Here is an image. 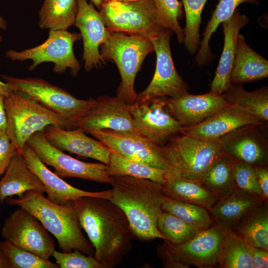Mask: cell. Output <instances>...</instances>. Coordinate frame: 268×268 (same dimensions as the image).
I'll use <instances>...</instances> for the list:
<instances>
[{
	"label": "cell",
	"mask_w": 268,
	"mask_h": 268,
	"mask_svg": "<svg viewBox=\"0 0 268 268\" xmlns=\"http://www.w3.org/2000/svg\"><path fill=\"white\" fill-rule=\"evenodd\" d=\"M72 203L80 226L94 248V258L104 268L119 265L135 237L125 213L104 198L86 196Z\"/></svg>",
	"instance_id": "cell-1"
},
{
	"label": "cell",
	"mask_w": 268,
	"mask_h": 268,
	"mask_svg": "<svg viewBox=\"0 0 268 268\" xmlns=\"http://www.w3.org/2000/svg\"><path fill=\"white\" fill-rule=\"evenodd\" d=\"M112 177L110 200L125 213L135 237L143 240H164L157 228L162 205L168 198L162 185L129 176Z\"/></svg>",
	"instance_id": "cell-2"
},
{
	"label": "cell",
	"mask_w": 268,
	"mask_h": 268,
	"mask_svg": "<svg viewBox=\"0 0 268 268\" xmlns=\"http://www.w3.org/2000/svg\"><path fill=\"white\" fill-rule=\"evenodd\" d=\"M5 200L7 203L18 205L34 215L55 236L63 252L77 249L87 255L94 253L81 231L72 201L65 205L58 204L34 190L25 192L21 198Z\"/></svg>",
	"instance_id": "cell-3"
},
{
	"label": "cell",
	"mask_w": 268,
	"mask_h": 268,
	"mask_svg": "<svg viewBox=\"0 0 268 268\" xmlns=\"http://www.w3.org/2000/svg\"><path fill=\"white\" fill-rule=\"evenodd\" d=\"M7 129V135L22 154L28 139L35 133L43 132L48 126L62 129H77L70 121L51 111L26 94L12 90L4 97Z\"/></svg>",
	"instance_id": "cell-4"
},
{
	"label": "cell",
	"mask_w": 268,
	"mask_h": 268,
	"mask_svg": "<svg viewBox=\"0 0 268 268\" xmlns=\"http://www.w3.org/2000/svg\"><path fill=\"white\" fill-rule=\"evenodd\" d=\"M100 48L103 64L114 62L120 73L121 82L117 96L128 104H133L137 95L134 87L136 75L145 57L154 51L151 41L142 36L109 31L107 40Z\"/></svg>",
	"instance_id": "cell-5"
},
{
	"label": "cell",
	"mask_w": 268,
	"mask_h": 268,
	"mask_svg": "<svg viewBox=\"0 0 268 268\" xmlns=\"http://www.w3.org/2000/svg\"><path fill=\"white\" fill-rule=\"evenodd\" d=\"M159 148L176 172L185 179L200 184L223 153L218 140H201L181 133Z\"/></svg>",
	"instance_id": "cell-6"
},
{
	"label": "cell",
	"mask_w": 268,
	"mask_h": 268,
	"mask_svg": "<svg viewBox=\"0 0 268 268\" xmlns=\"http://www.w3.org/2000/svg\"><path fill=\"white\" fill-rule=\"evenodd\" d=\"M99 11L110 31L142 36L151 41L169 29L161 22L152 0L102 3Z\"/></svg>",
	"instance_id": "cell-7"
},
{
	"label": "cell",
	"mask_w": 268,
	"mask_h": 268,
	"mask_svg": "<svg viewBox=\"0 0 268 268\" xmlns=\"http://www.w3.org/2000/svg\"><path fill=\"white\" fill-rule=\"evenodd\" d=\"M1 77L12 90L22 92L43 106L73 123L79 122L96 103V99H79L66 90L42 79L19 78L5 75Z\"/></svg>",
	"instance_id": "cell-8"
},
{
	"label": "cell",
	"mask_w": 268,
	"mask_h": 268,
	"mask_svg": "<svg viewBox=\"0 0 268 268\" xmlns=\"http://www.w3.org/2000/svg\"><path fill=\"white\" fill-rule=\"evenodd\" d=\"M81 38L80 33H70L67 30H50L48 38L42 44L22 51L9 50L6 56L13 61L31 60L30 70L44 62H51L54 64L53 69L55 73H63L68 68L71 75L76 76L80 65L74 54L73 47L75 42Z\"/></svg>",
	"instance_id": "cell-9"
},
{
	"label": "cell",
	"mask_w": 268,
	"mask_h": 268,
	"mask_svg": "<svg viewBox=\"0 0 268 268\" xmlns=\"http://www.w3.org/2000/svg\"><path fill=\"white\" fill-rule=\"evenodd\" d=\"M26 143L45 165L53 167L54 173L62 178H78L110 184L112 182L108 165L83 162L66 154L51 144L43 132L34 133Z\"/></svg>",
	"instance_id": "cell-10"
},
{
	"label": "cell",
	"mask_w": 268,
	"mask_h": 268,
	"mask_svg": "<svg viewBox=\"0 0 268 268\" xmlns=\"http://www.w3.org/2000/svg\"><path fill=\"white\" fill-rule=\"evenodd\" d=\"M172 31L151 40L156 56L153 78L147 87L137 93L134 102L141 103L158 97L174 98L188 92L189 84L177 72L170 48Z\"/></svg>",
	"instance_id": "cell-11"
},
{
	"label": "cell",
	"mask_w": 268,
	"mask_h": 268,
	"mask_svg": "<svg viewBox=\"0 0 268 268\" xmlns=\"http://www.w3.org/2000/svg\"><path fill=\"white\" fill-rule=\"evenodd\" d=\"M1 235L5 241L44 259H49L55 250L52 236L39 220L20 207L5 220Z\"/></svg>",
	"instance_id": "cell-12"
},
{
	"label": "cell",
	"mask_w": 268,
	"mask_h": 268,
	"mask_svg": "<svg viewBox=\"0 0 268 268\" xmlns=\"http://www.w3.org/2000/svg\"><path fill=\"white\" fill-rule=\"evenodd\" d=\"M167 97L129 104L133 125L137 133L156 145H165L180 134L181 127L166 108Z\"/></svg>",
	"instance_id": "cell-13"
},
{
	"label": "cell",
	"mask_w": 268,
	"mask_h": 268,
	"mask_svg": "<svg viewBox=\"0 0 268 268\" xmlns=\"http://www.w3.org/2000/svg\"><path fill=\"white\" fill-rule=\"evenodd\" d=\"M216 225L201 230L194 237L179 245L164 240L163 244L177 261L199 268L219 266V257L224 238L228 231Z\"/></svg>",
	"instance_id": "cell-14"
},
{
	"label": "cell",
	"mask_w": 268,
	"mask_h": 268,
	"mask_svg": "<svg viewBox=\"0 0 268 268\" xmlns=\"http://www.w3.org/2000/svg\"><path fill=\"white\" fill-rule=\"evenodd\" d=\"M94 137L112 150L132 160L165 170H174L159 146L142 135L110 130L92 131Z\"/></svg>",
	"instance_id": "cell-15"
},
{
	"label": "cell",
	"mask_w": 268,
	"mask_h": 268,
	"mask_svg": "<svg viewBox=\"0 0 268 268\" xmlns=\"http://www.w3.org/2000/svg\"><path fill=\"white\" fill-rule=\"evenodd\" d=\"M264 127L253 124L243 126L218 140L223 151L233 160L255 166H268V141Z\"/></svg>",
	"instance_id": "cell-16"
},
{
	"label": "cell",
	"mask_w": 268,
	"mask_h": 268,
	"mask_svg": "<svg viewBox=\"0 0 268 268\" xmlns=\"http://www.w3.org/2000/svg\"><path fill=\"white\" fill-rule=\"evenodd\" d=\"M96 103L78 123L84 132L110 130L139 134L133 125L129 104L116 96L98 97Z\"/></svg>",
	"instance_id": "cell-17"
},
{
	"label": "cell",
	"mask_w": 268,
	"mask_h": 268,
	"mask_svg": "<svg viewBox=\"0 0 268 268\" xmlns=\"http://www.w3.org/2000/svg\"><path fill=\"white\" fill-rule=\"evenodd\" d=\"M77 12L74 25L80 30L83 43L82 59L86 71L98 67L103 63L99 48L107 39L106 28L99 11L87 0H77Z\"/></svg>",
	"instance_id": "cell-18"
},
{
	"label": "cell",
	"mask_w": 268,
	"mask_h": 268,
	"mask_svg": "<svg viewBox=\"0 0 268 268\" xmlns=\"http://www.w3.org/2000/svg\"><path fill=\"white\" fill-rule=\"evenodd\" d=\"M22 155L29 168L44 185L46 189L45 193L47 195V198L53 202L65 205L69 201L86 196L108 200L111 198V190L89 192L69 185L49 170L27 143L23 149Z\"/></svg>",
	"instance_id": "cell-19"
},
{
	"label": "cell",
	"mask_w": 268,
	"mask_h": 268,
	"mask_svg": "<svg viewBox=\"0 0 268 268\" xmlns=\"http://www.w3.org/2000/svg\"><path fill=\"white\" fill-rule=\"evenodd\" d=\"M228 105L222 95L210 92L200 95L187 92L168 97L166 108L182 128L201 123Z\"/></svg>",
	"instance_id": "cell-20"
},
{
	"label": "cell",
	"mask_w": 268,
	"mask_h": 268,
	"mask_svg": "<svg viewBox=\"0 0 268 268\" xmlns=\"http://www.w3.org/2000/svg\"><path fill=\"white\" fill-rule=\"evenodd\" d=\"M249 124L267 127L249 112L228 104L201 123L181 128L180 133L201 140L215 141L236 129Z\"/></svg>",
	"instance_id": "cell-21"
},
{
	"label": "cell",
	"mask_w": 268,
	"mask_h": 268,
	"mask_svg": "<svg viewBox=\"0 0 268 268\" xmlns=\"http://www.w3.org/2000/svg\"><path fill=\"white\" fill-rule=\"evenodd\" d=\"M43 133L51 144L62 151L91 158L107 165L109 164L111 149L97 139L88 136L79 128L67 130L49 125Z\"/></svg>",
	"instance_id": "cell-22"
},
{
	"label": "cell",
	"mask_w": 268,
	"mask_h": 268,
	"mask_svg": "<svg viewBox=\"0 0 268 268\" xmlns=\"http://www.w3.org/2000/svg\"><path fill=\"white\" fill-rule=\"evenodd\" d=\"M249 22L248 17L236 9L232 16L223 22L224 42L222 52L209 92L222 95L231 85L230 77L234 63L238 36L240 30Z\"/></svg>",
	"instance_id": "cell-23"
},
{
	"label": "cell",
	"mask_w": 268,
	"mask_h": 268,
	"mask_svg": "<svg viewBox=\"0 0 268 268\" xmlns=\"http://www.w3.org/2000/svg\"><path fill=\"white\" fill-rule=\"evenodd\" d=\"M268 77V60L249 47L245 37L239 33L230 77L231 84L242 85Z\"/></svg>",
	"instance_id": "cell-24"
},
{
	"label": "cell",
	"mask_w": 268,
	"mask_h": 268,
	"mask_svg": "<svg viewBox=\"0 0 268 268\" xmlns=\"http://www.w3.org/2000/svg\"><path fill=\"white\" fill-rule=\"evenodd\" d=\"M34 190L43 194L46 189L39 178L29 168L22 154L17 153L0 180V201L13 196L22 197Z\"/></svg>",
	"instance_id": "cell-25"
},
{
	"label": "cell",
	"mask_w": 268,
	"mask_h": 268,
	"mask_svg": "<svg viewBox=\"0 0 268 268\" xmlns=\"http://www.w3.org/2000/svg\"><path fill=\"white\" fill-rule=\"evenodd\" d=\"M266 201L258 195L236 189L228 196L219 199L210 211L217 225L231 229L243 216Z\"/></svg>",
	"instance_id": "cell-26"
},
{
	"label": "cell",
	"mask_w": 268,
	"mask_h": 268,
	"mask_svg": "<svg viewBox=\"0 0 268 268\" xmlns=\"http://www.w3.org/2000/svg\"><path fill=\"white\" fill-rule=\"evenodd\" d=\"M162 186L167 198L199 205L209 211L219 200L201 184L182 178L174 170L166 171Z\"/></svg>",
	"instance_id": "cell-27"
},
{
	"label": "cell",
	"mask_w": 268,
	"mask_h": 268,
	"mask_svg": "<svg viewBox=\"0 0 268 268\" xmlns=\"http://www.w3.org/2000/svg\"><path fill=\"white\" fill-rule=\"evenodd\" d=\"M228 104L234 105L249 112L266 126L268 122V87L262 86L252 91L241 84H231L222 93Z\"/></svg>",
	"instance_id": "cell-28"
},
{
	"label": "cell",
	"mask_w": 268,
	"mask_h": 268,
	"mask_svg": "<svg viewBox=\"0 0 268 268\" xmlns=\"http://www.w3.org/2000/svg\"><path fill=\"white\" fill-rule=\"evenodd\" d=\"M259 4V0H218L211 17L202 35L199 49L196 56L195 63L199 66H208L215 58L211 52L209 42L212 35L220 23L229 19L237 7L241 3Z\"/></svg>",
	"instance_id": "cell-29"
},
{
	"label": "cell",
	"mask_w": 268,
	"mask_h": 268,
	"mask_svg": "<svg viewBox=\"0 0 268 268\" xmlns=\"http://www.w3.org/2000/svg\"><path fill=\"white\" fill-rule=\"evenodd\" d=\"M232 228H235V232L250 245L268 250L267 203H263L247 213Z\"/></svg>",
	"instance_id": "cell-30"
},
{
	"label": "cell",
	"mask_w": 268,
	"mask_h": 268,
	"mask_svg": "<svg viewBox=\"0 0 268 268\" xmlns=\"http://www.w3.org/2000/svg\"><path fill=\"white\" fill-rule=\"evenodd\" d=\"M77 0H44L39 12V25L50 30H67L74 25Z\"/></svg>",
	"instance_id": "cell-31"
},
{
	"label": "cell",
	"mask_w": 268,
	"mask_h": 268,
	"mask_svg": "<svg viewBox=\"0 0 268 268\" xmlns=\"http://www.w3.org/2000/svg\"><path fill=\"white\" fill-rule=\"evenodd\" d=\"M234 162L223 152L202 178L201 184L219 199L228 196L236 189L233 175Z\"/></svg>",
	"instance_id": "cell-32"
},
{
	"label": "cell",
	"mask_w": 268,
	"mask_h": 268,
	"mask_svg": "<svg viewBox=\"0 0 268 268\" xmlns=\"http://www.w3.org/2000/svg\"><path fill=\"white\" fill-rule=\"evenodd\" d=\"M108 166L111 176H129L148 179L162 185L165 182L167 171L128 158L112 150Z\"/></svg>",
	"instance_id": "cell-33"
},
{
	"label": "cell",
	"mask_w": 268,
	"mask_h": 268,
	"mask_svg": "<svg viewBox=\"0 0 268 268\" xmlns=\"http://www.w3.org/2000/svg\"><path fill=\"white\" fill-rule=\"evenodd\" d=\"M219 266L222 268H253L250 245L231 229L228 230L224 238Z\"/></svg>",
	"instance_id": "cell-34"
},
{
	"label": "cell",
	"mask_w": 268,
	"mask_h": 268,
	"mask_svg": "<svg viewBox=\"0 0 268 268\" xmlns=\"http://www.w3.org/2000/svg\"><path fill=\"white\" fill-rule=\"evenodd\" d=\"M208 0H182L186 16V25L183 29L184 38L183 43L187 51L194 55L198 52L200 41L201 14Z\"/></svg>",
	"instance_id": "cell-35"
},
{
	"label": "cell",
	"mask_w": 268,
	"mask_h": 268,
	"mask_svg": "<svg viewBox=\"0 0 268 268\" xmlns=\"http://www.w3.org/2000/svg\"><path fill=\"white\" fill-rule=\"evenodd\" d=\"M157 228L163 236V240L173 245H179L188 241L201 230L164 211L158 218Z\"/></svg>",
	"instance_id": "cell-36"
},
{
	"label": "cell",
	"mask_w": 268,
	"mask_h": 268,
	"mask_svg": "<svg viewBox=\"0 0 268 268\" xmlns=\"http://www.w3.org/2000/svg\"><path fill=\"white\" fill-rule=\"evenodd\" d=\"M162 208L163 211L170 213L201 229L210 227L212 222L206 209L194 204L168 198L164 202Z\"/></svg>",
	"instance_id": "cell-37"
},
{
	"label": "cell",
	"mask_w": 268,
	"mask_h": 268,
	"mask_svg": "<svg viewBox=\"0 0 268 268\" xmlns=\"http://www.w3.org/2000/svg\"><path fill=\"white\" fill-rule=\"evenodd\" d=\"M0 249L13 268H60L57 263L52 262L49 259L19 248L5 240L0 242Z\"/></svg>",
	"instance_id": "cell-38"
},
{
	"label": "cell",
	"mask_w": 268,
	"mask_h": 268,
	"mask_svg": "<svg viewBox=\"0 0 268 268\" xmlns=\"http://www.w3.org/2000/svg\"><path fill=\"white\" fill-rule=\"evenodd\" d=\"M152 1L163 26L173 31L179 43H182L184 30L179 23L184 15L182 1L178 0H152Z\"/></svg>",
	"instance_id": "cell-39"
},
{
	"label": "cell",
	"mask_w": 268,
	"mask_h": 268,
	"mask_svg": "<svg viewBox=\"0 0 268 268\" xmlns=\"http://www.w3.org/2000/svg\"><path fill=\"white\" fill-rule=\"evenodd\" d=\"M233 175L237 189L262 197L254 166L247 163L235 161Z\"/></svg>",
	"instance_id": "cell-40"
},
{
	"label": "cell",
	"mask_w": 268,
	"mask_h": 268,
	"mask_svg": "<svg viewBox=\"0 0 268 268\" xmlns=\"http://www.w3.org/2000/svg\"><path fill=\"white\" fill-rule=\"evenodd\" d=\"M52 256L60 268H104L92 255L84 254L77 249L67 253L55 250Z\"/></svg>",
	"instance_id": "cell-41"
},
{
	"label": "cell",
	"mask_w": 268,
	"mask_h": 268,
	"mask_svg": "<svg viewBox=\"0 0 268 268\" xmlns=\"http://www.w3.org/2000/svg\"><path fill=\"white\" fill-rule=\"evenodd\" d=\"M16 147L7 134L0 136V176L4 174L13 157L17 154Z\"/></svg>",
	"instance_id": "cell-42"
},
{
	"label": "cell",
	"mask_w": 268,
	"mask_h": 268,
	"mask_svg": "<svg viewBox=\"0 0 268 268\" xmlns=\"http://www.w3.org/2000/svg\"><path fill=\"white\" fill-rule=\"evenodd\" d=\"M157 254L165 268H189L187 265L176 260L164 244L157 247Z\"/></svg>",
	"instance_id": "cell-43"
},
{
	"label": "cell",
	"mask_w": 268,
	"mask_h": 268,
	"mask_svg": "<svg viewBox=\"0 0 268 268\" xmlns=\"http://www.w3.org/2000/svg\"><path fill=\"white\" fill-rule=\"evenodd\" d=\"M253 268H268V250L250 245Z\"/></svg>",
	"instance_id": "cell-44"
},
{
	"label": "cell",
	"mask_w": 268,
	"mask_h": 268,
	"mask_svg": "<svg viewBox=\"0 0 268 268\" xmlns=\"http://www.w3.org/2000/svg\"><path fill=\"white\" fill-rule=\"evenodd\" d=\"M254 168L262 196L266 200L268 198V166H255Z\"/></svg>",
	"instance_id": "cell-45"
},
{
	"label": "cell",
	"mask_w": 268,
	"mask_h": 268,
	"mask_svg": "<svg viewBox=\"0 0 268 268\" xmlns=\"http://www.w3.org/2000/svg\"><path fill=\"white\" fill-rule=\"evenodd\" d=\"M5 96L0 93V136L7 134V122L4 107Z\"/></svg>",
	"instance_id": "cell-46"
},
{
	"label": "cell",
	"mask_w": 268,
	"mask_h": 268,
	"mask_svg": "<svg viewBox=\"0 0 268 268\" xmlns=\"http://www.w3.org/2000/svg\"><path fill=\"white\" fill-rule=\"evenodd\" d=\"M2 41V37L0 35V42ZM10 86L5 82L1 81L0 80V93L5 96H7L12 91Z\"/></svg>",
	"instance_id": "cell-47"
},
{
	"label": "cell",
	"mask_w": 268,
	"mask_h": 268,
	"mask_svg": "<svg viewBox=\"0 0 268 268\" xmlns=\"http://www.w3.org/2000/svg\"><path fill=\"white\" fill-rule=\"evenodd\" d=\"M0 268H13L12 264L0 249Z\"/></svg>",
	"instance_id": "cell-48"
},
{
	"label": "cell",
	"mask_w": 268,
	"mask_h": 268,
	"mask_svg": "<svg viewBox=\"0 0 268 268\" xmlns=\"http://www.w3.org/2000/svg\"><path fill=\"white\" fill-rule=\"evenodd\" d=\"M7 22L4 18L0 15V29L6 30L7 29Z\"/></svg>",
	"instance_id": "cell-49"
},
{
	"label": "cell",
	"mask_w": 268,
	"mask_h": 268,
	"mask_svg": "<svg viewBox=\"0 0 268 268\" xmlns=\"http://www.w3.org/2000/svg\"><path fill=\"white\" fill-rule=\"evenodd\" d=\"M91 2L98 9H100L102 0H90Z\"/></svg>",
	"instance_id": "cell-50"
},
{
	"label": "cell",
	"mask_w": 268,
	"mask_h": 268,
	"mask_svg": "<svg viewBox=\"0 0 268 268\" xmlns=\"http://www.w3.org/2000/svg\"><path fill=\"white\" fill-rule=\"evenodd\" d=\"M136 0H102V3L111 1L128 2Z\"/></svg>",
	"instance_id": "cell-51"
}]
</instances>
